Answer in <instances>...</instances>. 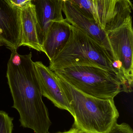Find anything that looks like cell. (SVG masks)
I'll list each match as a JSON object with an SVG mask.
<instances>
[{"instance_id": "obj_1", "label": "cell", "mask_w": 133, "mask_h": 133, "mask_svg": "<svg viewBox=\"0 0 133 133\" xmlns=\"http://www.w3.org/2000/svg\"><path fill=\"white\" fill-rule=\"evenodd\" d=\"M32 52L21 55L11 51L6 77L13 101L12 108L19 114L21 126L35 133H48L52 124L42 100L41 87L32 60Z\"/></svg>"}, {"instance_id": "obj_2", "label": "cell", "mask_w": 133, "mask_h": 133, "mask_svg": "<svg viewBox=\"0 0 133 133\" xmlns=\"http://www.w3.org/2000/svg\"><path fill=\"white\" fill-rule=\"evenodd\" d=\"M55 74L72 110L74 126L85 133L109 132L119 116L114 99H102L83 93Z\"/></svg>"}, {"instance_id": "obj_3", "label": "cell", "mask_w": 133, "mask_h": 133, "mask_svg": "<svg viewBox=\"0 0 133 133\" xmlns=\"http://www.w3.org/2000/svg\"><path fill=\"white\" fill-rule=\"evenodd\" d=\"M116 63L109 51L86 33L71 25L68 42L50 61L48 67L54 72L72 66H95L113 72L119 77L114 67Z\"/></svg>"}, {"instance_id": "obj_4", "label": "cell", "mask_w": 133, "mask_h": 133, "mask_svg": "<svg viewBox=\"0 0 133 133\" xmlns=\"http://www.w3.org/2000/svg\"><path fill=\"white\" fill-rule=\"evenodd\" d=\"M83 93L102 99L113 98L123 91L117 74L95 66H72L54 71Z\"/></svg>"}, {"instance_id": "obj_5", "label": "cell", "mask_w": 133, "mask_h": 133, "mask_svg": "<svg viewBox=\"0 0 133 133\" xmlns=\"http://www.w3.org/2000/svg\"><path fill=\"white\" fill-rule=\"evenodd\" d=\"M116 69L123 84V91H132L133 82V30L130 16L124 23L107 33Z\"/></svg>"}, {"instance_id": "obj_6", "label": "cell", "mask_w": 133, "mask_h": 133, "mask_svg": "<svg viewBox=\"0 0 133 133\" xmlns=\"http://www.w3.org/2000/svg\"><path fill=\"white\" fill-rule=\"evenodd\" d=\"M22 39L20 9L9 0H0V46L17 50Z\"/></svg>"}, {"instance_id": "obj_7", "label": "cell", "mask_w": 133, "mask_h": 133, "mask_svg": "<svg viewBox=\"0 0 133 133\" xmlns=\"http://www.w3.org/2000/svg\"><path fill=\"white\" fill-rule=\"evenodd\" d=\"M62 1V11L65 16L66 20L109 51L116 61L107 32L96 21L87 18L75 5L68 0Z\"/></svg>"}, {"instance_id": "obj_8", "label": "cell", "mask_w": 133, "mask_h": 133, "mask_svg": "<svg viewBox=\"0 0 133 133\" xmlns=\"http://www.w3.org/2000/svg\"><path fill=\"white\" fill-rule=\"evenodd\" d=\"M41 87L42 96L50 101L55 107L73 112L68 101L59 86L54 72L41 62H34Z\"/></svg>"}, {"instance_id": "obj_9", "label": "cell", "mask_w": 133, "mask_h": 133, "mask_svg": "<svg viewBox=\"0 0 133 133\" xmlns=\"http://www.w3.org/2000/svg\"><path fill=\"white\" fill-rule=\"evenodd\" d=\"M36 11V29L39 44L42 47L48 32L55 22L64 19L62 0H34Z\"/></svg>"}, {"instance_id": "obj_10", "label": "cell", "mask_w": 133, "mask_h": 133, "mask_svg": "<svg viewBox=\"0 0 133 133\" xmlns=\"http://www.w3.org/2000/svg\"><path fill=\"white\" fill-rule=\"evenodd\" d=\"M71 33V25L64 19L55 22L49 29L42 45L43 52L51 61L67 43Z\"/></svg>"}, {"instance_id": "obj_11", "label": "cell", "mask_w": 133, "mask_h": 133, "mask_svg": "<svg viewBox=\"0 0 133 133\" xmlns=\"http://www.w3.org/2000/svg\"><path fill=\"white\" fill-rule=\"evenodd\" d=\"M22 39L20 47L24 46L43 52L39 44L36 29L35 7L33 2L20 9Z\"/></svg>"}, {"instance_id": "obj_12", "label": "cell", "mask_w": 133, "mask_h": 133, "mask_svg": "<svg viewBox=\"0 0 133 133\" xmlns=\"http://www.w3.org/2000/svg\"><path fill=\"white\" fill-rule=\"evenodd\" d=\"M132 9V4L130 0H118L104 30L107 34L122 25L131 15Z\"/></svg>"}, {"instance_id": "obj_13", "label": "cell", "mask_w": 133, "mask_h": 133, "mask_svg": "<svg viewBox=\"0 0 133 133\" xmlns=\"http://www.w3.org/2000/svg\"><path fill=\"white\" fill-rule=\"evenodd\" d=\"M118 0H97L98 23L103 30L112 15Z\"/></svg>"}, {"instance_id": "obj_14", "label": "cell", "mask_w": 133, "mask_h": 133, "mask_svg": "<svg viewBox=\"0 0 133 133\" xmlns=\"http://www.w3.org/2000/svg\"><path fill=\"white\" fill-rule=\"evenodd\" d=\"M75 5L87 18L96 21L98 24L97 8L92 0H68Z\"/></svg>"}, {"instance_id": "obj_15", "label": "cell", "mask_w": 133, "mask_h": 133, "mask_svg": "<svg viewBox=\"0 0 133 133\" xmlns=\"http://www.w3.org/2000/svg\"><path fill=\"white\" fill-rule=\"evenodd\" d=\"M13 120L8 113L0 111V133H12Z\"/></svg>"}, {"instance_id": "obj_16", "label": "cell", "mask_w": 133, "mask_h": 133, "mask_svg": "<svg viewBox=\"0 0 133 133\" xmlns=\"http://www.w3.org/2000/svg\"><path fill=\"white\" fill-rule=\"evenodd\" d=\"M108 133H133L131 127L126 123L118 124L116 123Z\"/></svg>"}, {"instance_id": "obj_17", "label": "cell", "mask_w": 133, "mask_h": 133, "mask_svg": "<svg viewBox=\"0 0 133 133\" xmlns=\"http://www.w3.org/2000/svg\"><path fill=\"white\" fill-rule=\"evenodd\" d=\"M12 4L18 8L20 9L29 3L34 0H9Z\"/></svg>"}, {"instance_id": "obj_18", "label": "cell", "mask_w": 133, "mask_h": 133, "mask_svg": "<svg viewBox=\"0 0 133 133\" xmlns=\"http://www.w3.org/2000/svg\"><path fill=\"white\" fill-rule=\"evenodd\" d=\"M56 133H85L81 131V130L78 129L77 127H73L72 129H70L68 131H66V132H59Z\"/></svg>"}, {"instance_id": "obj_19", "label": "cell", "mask_w": 133, "mask_h": 133, "mask_svg": "<svg viewBox=\"0 0 133 133\" xmlns=\"http://www.w3.org/2000/svg\"><path fill=\"white\" fill-rule=\"evenodd\" d=\"M92 1H93V4H94V5H95V7H96V8H97V0H92Z\"/></svg>"}]
</instances>
